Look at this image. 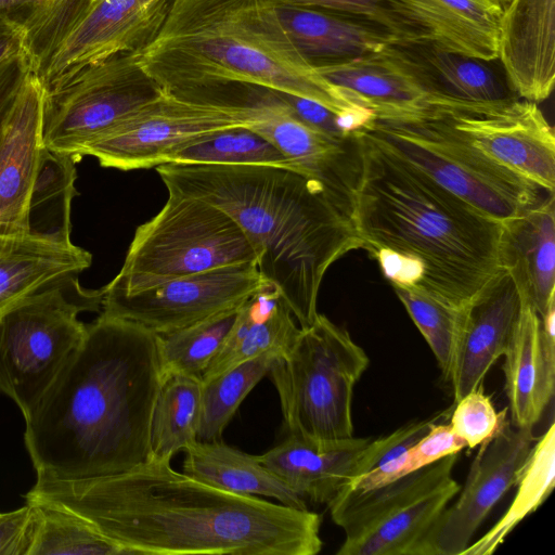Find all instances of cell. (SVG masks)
Listing matches in <instances>:
<instances>
[{
    "instance_id": "10",
    "label": "cell",
    "mask_w": 555,
    "mask_h": 555,
    "mask_svg": "<svg viewBox=\"0 0 555 555\" xmlns=\"http://www.w3.org/2000/svg\"><path fill=\"white\" fill-rule=\"evenodd\" d=\"M459 454L367 491L341 489L328 504L345 533L337 555H422L424 541L457 494Z\"/></svg>"
},
{
    "instance_id": "25",
    "label": "cell",
    "mask_w": 555,
    "mask_h": 555,
    "mask_svg": "<svg viewBox=\"0 0 555 555\" xmlns=\"http://www.w3.org/2000/svg\"><path fill=\"white\" fill-rule=\"evenodd\" d=\"M417 39H430L460 53L499 57L503 7L496 0H401Z\"/></svg>"
},
{
    "instance_id": "41",
    "label": "cell",
    "mask_w": 555,
    "mask_h": 555,
    "mask_svg": "<svg viewBox=\"0 0 555 555\" xmlns=\"http://www.w3.org/2000/svg\"><path fill=\"white\" fill-rule=\"evenodd\" d=\"M448 416L449 411H443L428 418L413 420L387 436L370 439L356 460L351 481L405 452L425 436L434 424L447 420Z\"/></svg>"
},
{
    "instance_id": "18",
    "label": "cell",
    "mask_w": 555,
    "mask_h": 555,
    "mask_svg": "<svg viewBox=\"0 0 555 555\" xmlns=\"http://www.w3.org/2000/svg\"><path fill=\"white\" fill-rule=\"evenodd\" d=\"M43 98L44 88L30 72L0 126V230L31 231V206L47 152Z\"/></svg>"
},
{
    "instance_id": "22",
    "label": "cell",
    "mask_w": 555,
    "mask_h": 555,
    "mask_svg": "<svg viewBox=\"0 0 555 555\" xmlns=\"http://www.w3.org/2000/svg\"><path fill=\"white\" fill-rule=\"evenodd\" d=\"M499 264L544 315L555 304V198L502 222Z\"/></svg>"
},
{
    "instance_id": "6",
    "label": "cell",
    "mask_w": 555,
    "mask_h": 555,
    "mask_svg": "<svg viewBox=\"0 0 555 555\" xmlns=\"http://www.w3.org/2000/svg\"><path fill=\"white\" fill-rule=\"evenodd\" d=\"M364 132L501 222L555 198V192L483 154L427 101L409 109L377 113Z\"/></svg>"
},
{
    "instance_id": "34",
    "label": "cell",
    "mask_w": 555,
    "mask_h": 555,
    "mask_svg": "<svg viewBox=\"0 0 555 555\" xmlns=\"http://www.w3.org/2000/svg\"><path fill=\"white\" fill-rule=\"evenodd\" d=\"M274 353L245 361L208 380H202L201 421L197 440L220 439L224 428L251 389L268 375Z\"/></svg>"
},
{
    "instance_id": "1",
    "label": "cell",
    "mask_w": 555,
    "mask_h": 555,
    "mask_svg": "<svg viewBox=\"0 0 555 555\" xmlns=\"http://www.w3.org/2000/svg\"><path fill=\"white\" fill-rule=\"evenodd\" d=\"M24 498L81 517L126 555H315L323 546L320 514L216 488L170 461L98 478L37 477Z\"/></svg>"
},
{
    "instance_id": "17",
    "label": "cell",
    "mask_w": 555,
    "mask_h": 555,
    "mask_svg": "<svg viewBox=\"0 0 555 555\" xmlns=\"http://www.w3.org/2000/svg\"><path fill=\"white\" fill-rule=\"evenodd\" d=\"M378 53L429 102L498 103L520 99L499 57L469 56L430 39H392Z\"/></svg>"
},
{
    "instance_id": "45",
    "label": "cell",
    "mask_w": 555,
    "mask_h": 555,
    "mask_svg": "<svg viewBox=\"0 0 555 555\" xmlns=\"http://www.w3.org/2000/svg\"><path fill=\"white\" fill-rule=\"evenodd\" d=\"M496 1H499L501 4H502V3L507 4V3H509V2H511V0H496Z\"/></svg>"
},
{
    "instance_id": "5",
    "label": "cell",
    "mask_w": 555,
    "mask_h": 555,
    "mask_svg": "<svg viewBox=\"0 0 555 555\" xmlns=\"http://www.w3.org/2000/svg\"><path fill=\"white\" fill-rule=\"evenodd\" d=\"M140 62L163 92L176 98L242 83L310 99L338 113L373 112L326 81L261 0H172Z\"/></svg>"
},
{
    "instance_id": "12",
    "label": "cell",
    "mask_w": 555,
    "mask_h": 555,
    "mask_svg": "<svg viewBox=\"0 0 555 555\" xmlns=\"http://www.w3.org/2000/svg\"><path fill=\"white\" fill-rule=\"evenodd\" d=\"M256 122L245 112L164 93L91 142L82 157L93 156L102 167L124 171L147 169L162 165L169 153L194 139Z\"/></svg>"
},
{
    "instance_id": "8",
    "label": "cell",
    "mask_w": 555,
    "mask_h": 555,
    "mask_svg": "<svg viewBox=\"0 0 555 555\" xmlns=\"http://www.w3.org/2000/svg\"><path fill=\"white\" fill-rule=\"evenodd\" d=\"M256 251L223 209L168 191L164 207L139 225L106 292L131 294L212 269L255 263Z\"/></svg>"
},
{
    "instance_id": "28",
    "label": "cell",
    "mask_w": 555,
    "mask_h": 555,
    "mask_svg": "<svg viewBox=\"0 0 555 555\" xmlns=\"http://www.w3.org/2000/svg\"><path fill=\"white\" fill-rule=\"evenodd\" d=\"M184 453L182 472L194 479L236 494L268 496L286 506L308 508L306 501L256 455L232 448L220 439L196 440Z\"/></svg>"
},
{
    "instance_id": "23",
    "label": "cell",
    "mask_w": 555,
    "mask_h": 555,
    "mask_svg": "<svg viewBox=\"0 0 555 555\" xmlns=\"http://www.w3.org/2000/svg\"><path fill=\"white\" fill-rule=\"evenodd\" d=\"M271 8L297 50L315 68L378 53L393 39L378 24L354 15L313 8Z\"/></svg>"
},
{
    "instance_id": "14",
    "label": "cell",
    "mask_w": 555,
    "mask_h": 555,
    "mask_svg": "<svg viewBox=\"0 0 555 555\" xmlns=\"http://www.w3.org/2000/svg\"><path fill=\"white\" fill-rule=\"evenodd\" d=\"M267 283L255 263L227 266L131 294L104 288L101 312L163 335L237 307Z\"/></svg>"
},
{
    "instance_id": "7",
    "label": "cell",
    "mask_w": 555,
    "mask_h": 555,
    "mask_svg": "<svg viewBox=\"0 0 555 555\" xmlns=\"http://www.w3.org/2000/svg\"><path fill=\"white\" fill-rule=\"evenodd\" d=\"M370 363L348 331L318 313L268 373L287 436L312 442L353 437V389Z\"/></svg>"
},
{
    "instance_id": "29",
    "label": "cell",
    "mask_w": 555,
    "mask_h": 555,
    "mask_svg": "<svg viewBox=\"0 0 555 555\" xmlns=\"http://www.w3.org/2000/svg\"><path fill=\"white\" fill-rule=\"evenodd\" d=\"M317 70L375 114L409 109L426 101L422 91L379 53Z\"/></svg>"
},
{
    "instance_id": "15",
    "label": "cell",
    "mask_w": 555,
    "mask_h": 555,
    "mask_svg": "<svg viewBox=\"0 0 555 555\" xmlns=\"http://www.w3.org/2000/svg\"><path fill=\"white\" fill-rule=\"evenodd\" d=\"M429 103L492 160L555 192V134L537 103Z\"/></svg>"
},
{
    "instance_id": "40",
    "label": "cell",
    "mask_w": 555,
    "mask_h": 555,
    "mask_svg": "<svg viewBox=\"0 0 555 555\" xmlns=\"http://www.w3.org/2000/svg\"><path fill=\"white\" fill-rule=\"evenodd\" d=\"M507 412V408L496 412L483 385H480L454 403L449 425L466 447L473 449L498 430Z\"/></svg>"
},
{
    "instance_id": "2",
    "label": "cell",
    "mask_w": 555,
    "mask_h": 555,
    "mask_svg": "<svg viewBox=\"0 0 555 555\" xmlns=\"http://www.w3.org/2000/svg\"><path fill=\"white\" fill-rule=\"evenodd\" d=\"M163 378L158 335L100 312L25 420L36 476L98 478L147 462Z\"/></svg>"
},
{
    "instance_id": "43",
    "label": "cell",
    "mask_w": 555,
    "mask_h": 555,
    "mask_svg": "<svg viewBox=\"0 0 555 555\" xmlns=\"http://www.w3.org/2000/svg\"><path fill=\"white\" fill-rule=\"evenodd\" d=\"M30 72L35 65L29 54L0 64V126Z\"/></svg>"
},
{
    "instance_id": "31",
    "label": "cell",
    "mask_w": 555,
    "mask_h": 555,
    "mask_svg": "<svg viewBox=\"0 0 555 555\" xmlns=\"http://www.w3.org/2000/svg\"><path fill=\"white\" fill-rule=\"evenodd\" d=\"M512 504L499 521L461 555H490L525 517L533 513L555 486V425L537 439L516 482Z\"/></svg>"
},
{
    "instance_id": "19",
    "label": "cell",
    "mask_w": 555,
    "mask_h": 555,
    "mask_svg": "<svg viewBox=\"0 0 555 555\" xmlns=\"http://www.w3.org/2000/svg\"><path fill=\"white\" fill-rule=\"evenodd\" d=\"M525 307L512 275L499 272L464 307L450 386L454 403L483 385L490 367L504 356Z\"/></svg>"
},
{
    "instance_id": "9",
    "label": "cell",
    "mask_w": 555,
    "mask_h": 555,
    "mask_svg": "<svg viewBox=\"0 0 555 555\" xmlns=\"http://www.w3.org/2000/svg\"><path fill=\"white\" fill-rule=\"evenodd\" d=\"M104 287L82 288L73 276L21 300L0 318V391L28 418L73 352L87 324L82 311L101 312Z\"/></svg>"
},
{
    "instance_id": "37",
    "label": "cell",
    "mask_w": 555,
    "mask_h": 555,
    "mask_svg": "<svg viewBox=\"0 0 555 555\" xmlns=\"http://www.w3.org/2000/svg\"><path fill=\"white\" fill-rule=\"evenodd\" d=\"M88 0H0V17L15 21L28 33L35 69Z\"/></svg>"
},
{
    "instance_id": "32",
    "label": "cell",
    "mask_w": 555,
    "mask_h": 555,
    "mask_svg": "<svg viewBox=\"0 0 555 555\" xmlns=\"http://www.w3.org/2000/svg\"><path fill=\"white\" fill-rule=\"evenodd\" d=\"M168 163L275 166L299 171L276 145L245 126L218 130L194 139L169 153L163 164Z\"/></svg>"
},
{
    "instance_id": "42",
    "label": "cell",
    "mask_w": 555,
    "mask_h": 555,
    "mask_svg": "<svg viewBox=\"0 0 555 555\" xmlns=\"http://www.w3.org/2000/svg\"><path fill=\"white\" fill-rule=\"evenodd\" d=\"M36 527L33 504L0 513V555H29Z\"/></svg>"
},
{
    "instance_id": "16",
    "label": "cell",
    "mask_w": 555,
    "mask_h": 555,
    "mask_svg": "<svg viewBox=\"0 0 555 555\" xmlns=\"http://www.w3.org/2000/svg\"><path fill=\"white\" fill-rule=\"evenodd\" d=\"M533 428L514 426L506 416L481 444L457 500L429 530L422 555H461L491 509L516 485L537 437Z\"/></svg>"
},
{
    "instance_id": "26",
    "label": "cell",
    "mask_w": 555,
    "mask_h": 555,
    "mask_svg": "<svg viewBox=\"0 0 555 555\" xmlns=\"http://www.w3.org/2000/svg\"><path fill=\"white\" fill-rule=\"evenodd\" d=\"M300 326L276 287L267 283L247 298L222 347L202 374L208 380L245 361L266 353L284 356L295 343Z\"/></svg>"
},
{
    "instance_id": "20",
    "label": "cell",
    "mask_w": 555,
    "mask_h": 555,
    "mask_svg": "<svg viewBox=\"0 0 555 555\" xmlns=\"http://www.w3.org/2000/svg\"><path fill=\"white\" fill-rule=\"evenodd\" d=\"M555 0H511L503 9L499 59L520 99L546 100L555 81Z\"/></svg>"
},
{
    "instance_id": "38",
    "label": "cell",
    "mask_w": 555,
    "mask_h": 555,
    "mask_svg": "<svg viewBox=\"0 0 555 555\" xmlns=\"http://www.w3.org/2000/svg\"><path fill=\"white\" fill-rule=\"evenodd\" d=\"M464 448L466 443L453 433L450 425L437 423L405 452L359 476L344 488L353 491L372 490L448 455L459 454Z\"/></svg>"
},
{
    "instance_id": "24",
    "label": "cell",
    "mask_w": 555,
    "mask_h": 555,
    "mask_svg": "<svg viewBox=\"0 0 555 555\" xmlns=\"http://www.w3.org/2000/svg\"><path fill=\"white\" fill-rule=\"evenodd\" d=\"M370 439L312 442L287 436L256 456L302 500L328 505L351 481L356 460Z\"/></svg>"
},
{
    "instance_id": "35",
    "label": "cell",
    "mask_w": 555,
    "mask_h": 555,
    "mask_svg": "<svg viewBox=\"0 0 555 555\" xmlns=\"http://www.w3.org/2000/svg\"><path fill=\"white\" fill-rule=\"evenodd\" d=\"M33 505L36 527L29 555H126L81 517L51 505Z\"/></svg>"
},
{
    "instance_id": "44",
    "label": "cell",
    "mask_w": 555,
    "mask_h": 555,
    "mask_svg": "<svg viewBox=\"0 0 555 555\" xmlns=\"http://www.w3.org/2000/svg\"><path fill=\"white\" fill-rule=\"evenodd\" d=\"M28 53V33L22 24L0 17V64Z\"/></svg>"
},
{
    "instance_id": "13",
    "label": "cell",
    "mask_w": 555,
    "mask_h": 555,
    "mask_svg": "<svg viewBox=\"0 0 555 555\" xmlns=\"http://www.w3.org/2000/svg\"><path fill=\"white\" fill-rule=\"evenodd\" d=\"M172 0H88L36 67L44 90L86 66L139 53L160 30Z\"/></svg>"
},
{
    "instance_id": "21",
    "label": "cell",
    "mask_w": 555,
    "mask_h": 555,
    "mask_svg": "<svg viewBox=\"0 0 555 555\" xmlns=\"http://www.w3.org/2000/svg\"><path fill=\"white\" fill-rule=\"evenodd\" d=\"M92 255L70 237L0 230V318L26 297L78 276Z\"/></svg>"
},
{
    "instance_id": "39",
    "label": "cell",
    "mask_w": 555,
    "mask_h": 555,
    "mask_svg": "<svg viewBox=\"0 0 555 555\" xmlns=\"http://www.w3.org/2000/svg\"><path fill=\"white\" fill-rule=\"evenodd\" d=\"M270 7H298L335 11L372 21L393 39H414L401 0H261Z\"/></svg>"
},
{
    "instance_id": "4",
    "label": "cell",
    "mask_w": 555,
    "mask_h": 555,
    "mask_svg": "<svg viewBox=\"0 0 555 555\" xmlns=\"http://www.w3.org/2000/svg\"><path fill=\"white\" fill-rule=\"evenodd\" d=\"M167 191L223 209L242 228L260 274L279 291L300 327L318 315L328 268L363 248L352 219L315 179L275 166L162 164Z\"/></svg>"
},
{
    "instance_id": "11",
    "label": "cell",
    "mask_w": 555,
    "mask_h": 555,
    "mask_svg": "<svg viewBox=\"0 0 555 555\" xmlns=\"http://www.w3.org/2000/svg\"><path fill=\"white\" fill-rule=\"evenodd\" d=\"M164 92L139 53H120L86 66L44 90L42 143L75 163L106 131Z\"/></svg>"
},
{
    "instance_id": "27",
    "label": "cell",
    "mask_w": 555,
    "mask_h": 555,
    "mask_svg": "<svg viewBox=\"0 0 555 555\" xmlns=\"http://www.w3.org/2000/svg\"><path fill=\"white\" fill-rule=\"evenodd\" d=\"M504 358L509 421L516 427L533 428L554 396L555 361L544 353L540 317L526 301Z\"/></svg>"
},
{
    "instance_id": "36",
    "label": "cell",
    "mask_w": 555,
    "mask_h": 555,
    "mask_svg": "<svg viewBox=\"0 0 555 555\" xmlns=\"http://www.w3.org/2000/svg\"><path fill=\"white\" fill-rule=\"evenodd\" d=\"M393 289L431 349L444 383L450 385L464 308L418 288L393 286Z\"/></svg>"
},
{
    "instance_id": "30",
    "label": "cell",
    "mask_w": 555,
    "mask_h": 555,
    "mask_svg": "<svg viewBox=\"0 0 555 555\" xmlns=\"http://www.w3.org/2000/svg\"><path fill=\"white\" fill-rule=\"evenodd\" d=\"M202 378L165 375L153 409L150 459L170 461L197 440L201 421Z\"/></svg>"
},
{
    "instance_id": "3",
    "label": "cell",
    "mask_w": 555,
    "mask_h": 555,
    "mask_svg": "<svg viewBox=\"0 0 555 555\" xmlns=\"http://www.w3.org/2000/svg\"><path fill=\"white\" fill-rule=\"evenodd\" d=\"M351 219L393 286L418 288L464 308L499 272L502 222L365 132Z\"/></svg>"
},
{
    "instance_id": "33",
    "label": "cell",
    "mask_w": 555,
    "mask_h": 555,
    "mask_svg": "<svg viewBox=\"0 0 555 555\" xmlns=\"http://www.w3.org/2000/svg\"><path fill=\"white\" fill-rule=\"evenodd\" d=\"M240 306L158 335L163 375L180 373L202 378L203 372L225 341Z\"/></svg>"
}]
</instances>
